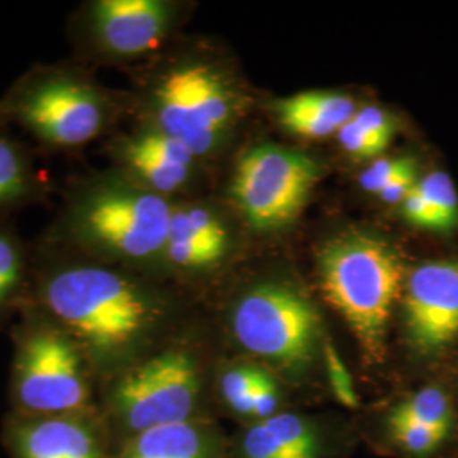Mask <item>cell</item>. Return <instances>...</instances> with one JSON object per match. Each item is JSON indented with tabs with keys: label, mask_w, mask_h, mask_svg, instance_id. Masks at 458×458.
Returning a JSON list of instances; mask_svg holds the SVG:
<instances>
[{
	"label": "cell",
	"mask_w": 458,
	"mask_h": 458,
	"mask_svg": "<svg viewBox=\"0 0 458 458\" xmlns=\"http://www.w3.org/2000/svg\"><path fill=\"white\" fill-rule=\"evenodd\" d=\"M30 302L82 348L96 377L132 363L162 319V304L134 270L94 262L39 240Z\"/></svg>",
	"instance_id": "cell-1"
},
{
	"label": "cell",
	"mask_w": 458,
	"mask_h": 458,
	"mask_svg": "<svg viewBox=\"0 0 458 458\" xmlns=\"http://www.w3.org/2000/svg\"><path fill=\"white\" fill-rule=\"evenodd\" d=\"M174 204L113 168L90 172L70 183L41 240L94 262L134 270L160 263Z\"/></svg>",
	"instance_id": "cell-2"
},
{
	"label": "cell",
	"mask_w": 458,
	"mask_h": 458,
	"mask_svg": "<svg viewBox=\"0 0 458 458\" xmlns=\"http://www.w3.org/2000/svg\"><path fill=\"white\" fill-rule=\"evenodd\" d=\"M119 100L79 62L36 65L0 98V128L16 126L49 151H72L107 136Z\"/></svg>",
	"instance_id": "cell-3"
},
{
	"label": "cell",
	"mask_w": 458,
	"mask_h": 458,
	"mask_svg": "<svg viewBox=\"0 0 458 458\" xmlns=\"http://www.w3.org/2000/svg\"><path fill=\"white\" fill-rule=\"evenodd\" d=\"M318 270L323 294L359 340L367 361L380 363L404 267L389 242L363 231L335 236L321 248Z\"/></svg>",
	"instance_id": "cell-4"
},
{
	"label": "cell",
	"mask_w": 458,
	"mask_h": 458,
	"mask_svg": "<svg viewBox=\"0 0 458 458\" xmlns=\"http://www.w3.org/2000/svg\"><path fill=\"white\" fill-rule=\"evenodd\" d=\"M16 329L13 397L24 416L94 414L96 372L75 340L28 302Z\"/></svg>",
	"instance_id": "cell-5"
},
{
	"label": "cell",
	"mask_w": 458,
	"mask_h": 458,
	"mask_svg": "<svg viewBox=\"0 0 458 458\" xmlns=\"http://www.w3.org/2000/svg\"><path fill=\"white\" fill-rule=\"evenodd\" d=\"M145 115V126L181 140L200 160L228 128L233 96L214 64L182 58L162 68L148 85Z\"/></svg>",
	"instance_id": "cell-6"
},
{
	"label": "cell",
	"mask_w": 458,
	"mask_h": 458,
	"mask_svg": "<svg viewBox=\"0 0 458 458\" xmlns=\"http://www.w3.org/2000/svg\"><path fill=\"white\" fill-rule=\"evenodd\" d=\"M177 7L165 0H87L66 22L75 62L123 65L162 48Z\"/></svg>",
	"instance_id": "cell-7"
},
{
	"label": "cell",
	"mask_w": 458,
	"mask_h": 458,
	"mask_svg": "<svg viewBox=\"0 0 458 458\" xmlns=\"http://www.w3.org/2000/svg\"><path fill=\"white\" fill-rule=\"evenodd\" d=\"M109 403L132 435L191 421L200 394V369L185 348H166L109 377Z\"/></svg>",
	"instance_id": "cell-8"
},
{
	"label": "cell",
	"mask_w": 458,
	"mask_h": 458,
	"mask_svg": "<svg viewBox=\"0 0 458 458\" xmlns=\"http://www.w3.org/2000/svg\"><path fill=\"white\" fill-rule=\"evenodd\" d=\"M231 327L246 352L302 370L318 348L321 319L306 295L284 284H265L238 301Z\"/></svg>",
	"instance_id": "cell-9"
},
{
	"label": "cell",
	"mask_w": 458,
	"mask_h": 458,
	"mask_svg": "<svg viewBox=\"0 0 458 458\" xmlns=\"http://www.w3.org/2000/svg\"><path fill=\"white\" fill-rule=\"evenodd\" d=\"M319 174V165L302 151L251 148L236 165L233 197L253 228H284L304 209Z\"/></svg>",
	"instance_id": "cell-10"
},
{
	"label": "cell",
	"mask_w": 458,
	"mask_h": 458,
	"mask_svg": "<svg viewBox=\"0 0 458 458\" xmlns=\"http://www.w3.org/2000/svg\"><path fill=\"white\" fill-rule=\"evenodd\" d=\"M404 331L421 357H437L458 342V257L420 263L404 278Z\"/></svg>",
	"instance_id": "cell-11"
},
{
	"label": "cell",
	"mask_w": 458,
	"mask_h": 458,
	"mask_svg": "<svg viewBox=\"0 0 458 458\" xmlns=\"http://www.w3.org/2000/svg\"><path fill=\"white\" fill-rule=\"evenodd\" d=\"M107 151L113 170L168 200L189 187L199 162L181 140L148 126L111 140Z\"/></svg>",
	"instance_id": "cell-12"
},
{
	"label": "cell",
	"mask_w": 458,
	"mask_h": 458,
	"mask_svg": "<svg viewBox=\"0 0 458 458\" xmlns=\"http://www.w3.org/2000/svg\"><path fill=\"white\" fill-rule=\"evenodd\" d=\"M228 246V228L211 208L174 204L160 263L174 272L199 274L219 265Z\"/></svg>",
	"instance_id": "cell-13"
},
{
	"label": "cell",
	"mask_w": 458,
	"mask_h": 458,
	"mask_svg": "<svg viewBox=\"0 0 458 458\" xmlns=\"http://www.w3.org/2000/svg\"><path fill=\"white\" fill-rule=\"evenodd\" d=\"M9 440L16 458H106L92 418L21 414Z\"/></svg>",
	"instance_id": "cell-14"
},
{
	"label": "cell",
	"mask_w": 458,
	"mask_h": 458,
	"mask_svg": "<svg viewBox=\"0 0 458 458\" xmlns=\"http://www.w3.org/2000/svg\"><path fill=\"white\" fill-rule=\"evenodd\" d=\"M276 107L280 123L289 131L304 138H327L335 134L357 113L353 98L325 90L282 98Z\"/></svg>",
	"instance_id": "cell-15"
},
{
	"label": "cell",
	"mask_w": 458,
	"mask_h": 458,
	"mask_svg": "<svg viewBox=\"0 0 458 458\" xmlns=\"http://www.w3.org/2000/svg\"><path fill=\"white\" fill-rule=\"evenodd\" d=\"M47 185L28 148L0 128V214L41 202Z\"/></svg>",
	"instance_id": "cell-16"
},
{
	"label": "cell",
	"mask_w": 458,
	"mask_h": 458,
	"mask_svg": "<svg viewBox=\"0 0 458 458\" xmlns=\"http://www.w3.org/2000/svg\"><path fill=\"white\" fill-rule=\"evenodd\" d=\"M208 440L194 421L157 426L132 435L119 458H208Z\"/></svg>",
	"instance_id": "cell-17"
},
{
	"label": "cell",
	"mask_w": 458,
	"mask_h": 458,
	"mask_svg": "<svg viewBox=\"0 0 458 458\" xmlns=\"http://www.w3.org/2000/svg\"><path fill=\"white\" fill-rule=\"evenodd\" d=\"M33 248L14 229L0 226V325L31 297Z\"/></svg>",
	"instance_id": "cell-18"
},
{
	"label": "cell",
	"mask_w": 458,
	"mask_h": 458,
	"mask_svg": "<svg viewBox=\"0 0 458 458\" xmlns=\"http://www.w3.org/2000/svg\"><path fill=\"white\" fill-rule=\"evenodd\" d=\"M455 421L454 404L440 386H428L394 408L389 423H416L452 431Z\"/></svg>",
	"instance_id": "cell-19"
},
{
	"label": "cell",
	"mask_w": 458,
	"mask_h": 458,
	"mask_svg": "<svg viewBox=\"0 0 458 458\" xmlns=\"http://www.w3.org/2000/svg\"><path fill=\"white\" fill-rule=\"evenodd\" d=\"M431 217V231L450 233L458 228V192L455 183L442 170H433L418 181Z\"/></svg>",
	"instance_id": "cell-20"
},
{
	"label": "cell",
	"mask_w": 458,
	"mask_h": 458,
	"mask_svg": "<svg viewBox=\"0 0 458 458\" xmlns=\"http://www.w3.org/2000/svg\"><path fill=\"white\" fill-rule=\"evenodd\" d=\"M393 440L406 454L425 457L438 450L452 431L416 423H389Z\"/></svg>",
	"instance_id": "cell-21"
},
{
	"label": "cell",
	"mask_w": 458,
	"mask_h": 458,
	"mask_svg": "<svg viewBox=\"0 0 458 458\" xmlns=\"http://www.w3.org/2000/svg\"><path fill=\"white\" fill-rule=\"evenodd\" d=\"M260 370L250 367H233L221 377V394L229 408L238 414L251 416V395Z\"/></svg>",
	"instance_id": "cell-22"
},
{
	"label": "cell",
	"mask_w": 458,
	"mask_h": 458,
	"mask_svg": "<svg viewBox=\"0 0 458 458\" xmlns=\"http://www.w3.org/2000/svg\"><path fill=\"white\" fill-rule=\"evenodd\" d=\"M242 450L245 458H297L267 421H260L246 433Z\"/></svg>",
	"instance_id": "cell-23"
},
{
	"label": "cell",
	"mask_w": 458,
	"mask_h": 458,
	"mask_svg": "<svg viewBox=\"0 0 458 458\" xmlns=\"http://www.w3.org/2000/svg\"><path fill=\"white\" fill-rule=\"evenodd\" d=\"M336 134L344 151L357 158H374L389 147L367 130H363L353 117Z\"/></svg>",
	"instance_id": "cell-24"
},
{
	"label": "cell",
	"mask_w": 458,
	"mask_h": 458,
	"mask_svg": "<svg viewBox=\"0 0 458 458\" xmlns=\"http://www.w3.org/2000/svg\"><path fill=\"white\" fill-rule=\"evenodd\" d=\"M412 165H416V160L411 157L377 160L363 170L360 175L361 189L370 194H378L389 182H393L397 175L406 172Z\"/></svg>",
	"instance_id": "cell-25"
},
{
	"label": "cell",
	"mask_w": 458,
	"mask_h": 458,
	"mask_svg": "<svg viewBox=\"0 0 458 458\" xmlns=\"http://www.w3.org/2000/svg\"><path fill=\"white\" fill-rule=\"evenodd\" d=\"M327 365L329 382H331V387L336 394L338 401L344 403V406H348V408H355L357 406V395L353 391L352 378H350V374H348L344 361L340 359V355L336 353V350L331 344L327 346Z\"/></svg>",
	"instance_id": "cell-26"
},
{
	"label": "cell",
	"mask_w": 458,
	"mask_h": 458,
	"mask_svg": "<svg viewBox=\"0 0 458 458\" xmlns=\"http://www.w3.org/2000/svg\"><path fill=\"white\" fill-rule=\"evenodd\" d=\"M277 408V387L270 380V377L260 372L259 380L255 384V389H253V395H251V416H255L262 421L267 418H272Z\"/></svg>",
	"instance_id": "cell-27"
},
{
	"label": "cell",
	"mask_w": 458,
	"mask_h": 458,
	"mask_svg": "<svg viewBox=\"0 0 458 458\" xmlns=\"http://www.w3.org/2000/svg\"><path fill=\"white\" fill-rule=\"evenodd\" d=\"M353 119L360 124L363 130H367L372 136H376L377 140L384 141L386 145L391 143L394 134L393 119L386 114L382 109L374 107V106L363 107V109L355 113Z\"/></svg>",
	"instance_id": "cell-28"
},
{
	"label": "cell",
	"mask_w": 458,
	"mask_h": 458,
	"mask_svg": "<svg viewBox=\"0 0 458 458\" xmlns=\"http://www.w3.org/2000/svg\"><path fill=\"white\" fill-rule=\"evenodd\" d=\"M418 164L410 166L406 172L397 175L393 182H389L380 192L378 197L386 204H403V200L410 196L411 191L418 183Z\"/></svg>",
	"instance_id": "cell-29"
}]
</instances>
